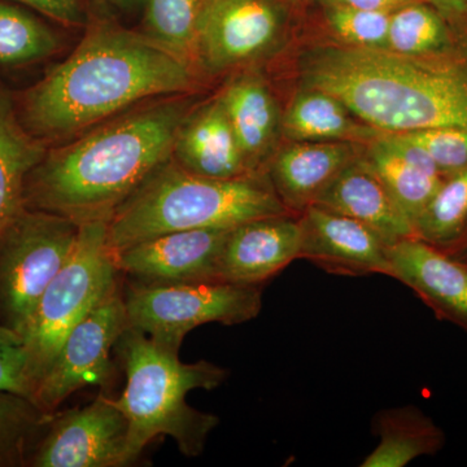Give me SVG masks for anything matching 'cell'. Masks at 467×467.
Wrapping results in <instances>:
<instances>
[{"instance_id":"obj_1","label":"cell","mask_w":467,"mask_h":467,"mask_svg":"<svg viewBox=\"0 0 467 467\" xmlns=\"http://www.w3.org/2000/svg\"><path fill=\"white\" fill-rule=\"evenodd\" d=\"M193 85L192 61L150 36L101 24L26 91L21 121L42 142L60 140L138 101L182 94Z\"/></svg>"},{"instance_id":"obj_2","label":"cell","mask_w":467,"mask_h":467,"mask_svg":"<svg viewBox=\"0 0 467 467\" xmlns=\"http://www.w3.org/2000/svg\"><path fill=\"white\" fill-rule=\"evenodd\" d=\"M186 116L184 101H161L46 152L27 175L24 207L60 214L78 225L109 220L173 156Z\"/></svg>"},{"instance_id":"obj_3","label":"cell","mask_w":467,"mask_h":467,"mask_svg":"<svg viewBox=\"0 0 467 467\" xmlns=\"http://www.w3.org/2000/svg\"><path fill=\"white\" fill-rule=\"evenodd\" d=\"M436 54L322 46L301 58L300 76L384 134L467 129V58Z\"/></svg>"},{"instance_id":"obj_4","label":"cell","mask_w":467,"mask_h":467,"mask_svg":"<svg viewBox=\"0 0 467 467\" xmlns=\"http://www.w3.org/2000/svg\"><path fill=\"white\" fill-rule=\"evenodd\" d=\"M291 213L269 178L259 174L216 180L167 162L147 178L109 220L110 251L162 234L232 229L254 218Z\"/></svg>"},{"instance_id":"obj_5","label":"cell","mask_w":467,"mask_h":467,"mask_svg":"<svg viewBox=\"0 0 467 467\" xmlns=\"http://www.w3.org/2000/svg\"><path fill=\"white\" fill-rule=\"evenodd\" d=\"M116 346L128 378L125 391L112 399L129 423L125 466L162 435L174 439L184 456H199L220 420L190 407L186 396L220 387L227 378L225 368L204 359L183 364L178 352L161 348L135 328H126Z\"/></svg>"},{"instance_id":"obj_6","label":"cell","mask_w":467,"mask_h":467,"mask_svg":"<svg viewBox=\"0 0 467 467\" xmlns=\"http://www.w3.org/2000/svg\"><path fill=\"white\" fill-rule=\"evenodd\" d=\"M107 233V218L79 225L75 250L34 310L21 344L26 353V373L34 393L67 334L117 288L119 269Z\"/></svg>"},{"instance_id":"obj_7","label":"cell","mask_w":467,"mask_h":467,"mask_svg":"<svg viewBox=\"0 0 467 467\" xmlns=\"http://www.w3.org/2000/svg\"><path fill=\"white\" fill-rule=\"evenodd\" d=\"M79 225L70 218L24 207L0 235V315L21 337L43 292L69 259Z\"/></svg>"},{"instance_id":"obj_8","label":"cell","mask_w":467,"mask_h":467,"mask_svg":"<svg viewBox=\"0 0 467 467\" xmlns=\"http://www.w3.org/2000/svg\"><path fill=\"white\" fill-rule=\"evenodd\" d=\"M128 327L180 352L184 337L205 324L241 325L260 315V285L223 281L133 285L125 296Z\"/></svg>"},{"instance_id":"obj_9","label":"cell","mask_w":467,"mask_h":467,"mask_svg":"<svg viewBox=\"0 0 467 467\" xmlns=\"http://www.w3.org/2000/svg\"><path fill=\"white\" fill-rule=\"evenodd\" d=\"M128 328L124 297L117 288L67 334L34 393V405L45 416L88 384L109 379L110 349Z\"/></svg>"},{"instance_id":"obj_10","label":"cell","mask_w":467,"mask_h":467,"mask_svg":"<svg viewBox=\"0 0 467 467\" xmlns=\"http://www.w3.org/2000/svg\"><path fill=\"white\" fill-rule=\"evenodd\" d=\"M279 32L275 0H202L193 58L209 72H223L263 57Z\"/></svg>"},{"instance_id":"obj_11","label":"cell","mask_w":467,"mask_h":467,"mask_svg":"<svg viewBox=\"0 0 467 467\" xmlns=\"http://www.w3.org/2000/svg\"><path fill=\"white\" fill-rule=\"evenodd\" d=\"M50 430L34 453L36 467L125 466L129 423L112 399L50 417Z\"/></svg>"},{"instance_id":"obj_12","label":"cell","mask_w":467,"mask_h":467,"mask_svg":"<svg viewBox=\"0 0 467 467\" xmlns=\"http://www.w3.org/2000/svg\"><path fill=\"white\" fill-rule=\"evenodd\" d=\"M299 218L300 259L334 275H389V245L371 227L316 204Z\"/></svg>"},{"instance_id":"obj_13","label":"cell","mask_w":467,"mask_h":467,"mask_svg":"<svg viewBox=\"0 0 467 467\" xmlns=\"http://www.w3.org/2000/svg\"><path fill=\"white\" fill-rule=\"evenodd\" d=\"M230 229H196L162 234L113 252L119 272L143 284L218 281L217 263Z\"/></svg>"},{"instance_id":"obj_14","label":"cell","mask_w":467,"mask_h":467,"mask_svg":"<svg viewBox=\"0 0 467 467\" xmlns=\"http://www.w3.org/2000/svg\"><path fill=\"white\" fill-rule=\"evenodd\" d=\"M301 225L294 213L254 218L232 227L217 263L218 281L261 285L300 259Z\"/></svg>"},{"instance_id":"obj_15","label":"cell","mask_w":467,"mask_h":467,"mask_svg":"<svg viewBox=\"0 0 467 467\" xmlns=\"http://www.w3.org/2000/svg\"><path fill=\"white\" fill-rule=\"evenodd\" d=\"M389 275L439 315L467 327V265L435 245L409 236L389 247Z\"/></svg>"},{"instance_id":"obj_16","label":"cell","mask_w":467,"mask_h":467,"mask_svg":"<svg viewBox=\"0 0 467 467\" xmlns=\"http://www.w3.org/2000/svg\"><path fill=\"white\" fill-rule=\"evenodd\" d=\"M313 204L355 218L379 234L389 245L416 236L413 223L393 201L367 159L356 158L348 162Z\"/></svg>"},{"instance_id":"obj_17","label":"cell","mask_w":467,"mask_h":467,"mask_svg":"<svg viewBox=\"0 0 467 467\" xmlns=\"http://www.w3.org/2000/svg\"><path fill=\"white\" fill-rule=\"evenodd\" d=\"M173 156L180 167L202 177L233 180L254 174L220 98L186 116L175 138Z\"/></svg>"},{"instance_id":"obj_18","label":"cell","mask_w":467,"mask_h":467,"mask_svg":"<svg viewBox=\"0 0 467 467\" xmlns=\"http://www.w3.org/2000/svg\"><path fill=\"white\" fill-rule=\"evenodd\" d=\"M353 159L347 142L292 144L276 155L269 180L285 207L300 214Z\"/></svg>"},{"instance_id":"obj_19","label":"cell","mask_w":467,"mask_h":467,"mask_svg":"<svg viewBox=\"0 0 467 467\" xmlns=\"http://www.w3.org/2000/svg\"><path fill=\"white\" fill-rule=\"evenodd\" d=\"M18 116L12 98L0 85V235L24 208L27 175L46 153L42 140Z\"/></svg>"},{"instance_id":"obj_20","label":"cell","mask_w":467,"mask_h":467,"mask_svg":"<svg viewBox=\"0 0 467 467\" xmlns=\"http://www.w3.org/2000/svg\"><path fill=\"white\" fill-rule=\"evenodd\" d=\"M220 100L254 171L275 140L278 124L275 98L259 76L243 75L227 86Z\"/></svg>"},{"instance_id":"obj_21","label":"cell","mask_w":467,"mask_h":467,"mask_svg":"<svg viewBox=\"0 0 467 467\" xmlns=\"http://www.w3.org/2000/svg\"><path fill=\"white\" fill-rule=\"evenodd\" d=\"M348 109L333 95L304 88L285 110L284 130L299 142H346L376 138L379 131L352 119Z\"/></svg>"},{"instance_id":"obj_22","label":"cell","mask_w":467,"mask_h":467,"mask_svg":"<svg viewBox=\"0 0 467 467\" xmlns=\"http://www.w3.org/2000/svg\"><path fill=\"white\" fill-rule=\"evenodd\" d=\"M371 423L379 444L362 467H404L441 444V432L413 407L383 409Z\"/></svg>"},{"instance_id":"obj_23","label":"cell","mask_w":467,"mask_h":467,"mask_svg":"<svg viewBox=\"0 0 467 467\" xmlns=\"http://www.w3.org/2000/svg\"><path fill=\"white\" fill-rule=\"evenodd\" d=\"M367 160L391 193L393 201L398 202L405 216L413 223L416 233L418 218L434 198L444 177L427 173L409 164L389 150L380 137L371 146Z\"/></svg>"},{"instance_id":"obj_24","label":"cell","mask_w":467,"mask_h":467,"mask_svg":"<svg viewBox=\"0 0 467 467\" xmlns=\"http://www.w3.org/2000/svg\"><path fill=\"white\" fill-rule=\"evenodd\" d=\"M467 229V168L448 175L416 223V236L439 250L460 241Z\"/></svg>"},{"instance_id":"obj_25","label":"cell","mask_w":467,"mask_h":467,"mask_svg":"<svg viewBox=\"0 0 467 467\" xmlns=\"http://www.w3.org/2000/svg\"><path fill=\"white\" fill-rule=\"evenodd\" d=\"M57 48L50 27L23 9L0 2V67L36 63Z\"/></svg>"},{"instance_id":"obj_26","label":"cell","mask_w":467,"mask_h":467,"mask_svg":"<svg viewBox=\"0 0 467 467\" xmlns=\"http://www.w3.org/2000/svg\"><path fill=\"white\" fill-rule=\"evenodd\" d=\"M202 0H149L146 26L150 38L192 61Z\"/></svg>"},{"instance_id":"obj_27","label":"cell","mask_w":467,"mask_h":467,"mask_svg":"<svg viewBox=\"0 0 467 467\" xmlns=\"http://www.w3.org/2000/svg\"><path fill=\"white\" fill-rule=\"evenodd\" d=\"M447 43V29L432 9L404 5L391 15L387 50L402 55L436 54Z\"/></svg>"},{"instance_id":"obj_28","label":"cell","mask_w":467,"mask_h":467,"mask_svg":"<svg viewBox=\"0 0 467 467\" xmlns=\"http://www.w3.org/2000/svg\"><path fill=\"white\" fill-rule=\"evenodd\" d=\"M47 420L32 401L0 391V466L20 462L27 436L34 427L45 425Z\"/></svg>"},{"instance_id":"obj_29","label":"cell","mask_w":467,"mask_h":467,"mask_svg":"<svg viewBox=\"0 0 467 467\" xmlns=\"http://www.w3.org/2000/svg\"><path fill=\"white\" fill-rule=\"evenodd\" d=\"M392 12L334 5L328 23L348 46L387 50Z\"/></svg>"},{"instance_id":"obj_30","label":"cell","mask_w":467,"mask_h":467,"mask_svg":"<svg viewBox=\"0 0 467 467\" xmlns=\"http://www.w3.org/2000/svg\"><path fill=\"white\" fill-rule=\"evenodd\" d=\"M402 134L430 153L444 177L467 168V129L439 128Z\"/></svg>"},{"instance_id":"obj_31","label":"cell","mask_w":467,"mask_h":467,"mask_svg":"<svg viewBox=\"0 0 467 467\" xmlns=\"http://www.w3.org/2000/svg\"><path fill=\"white\" fill-rule=\"evenodd\" d=\"M0 391L15 393L33 402L34 391L27 378L23 346H0Z\"/></svg>"},{"instance_id":"obj_32","label":"cell","mask_w":467,"mask_h":467,"mask_svg":"<svg viewBox=\"0 0 467 467\" xmlns=\"http://www.w3.org/2000/svg\"><path fill=\"white\" fill-rule=\"evenodd\" d=\"M67 26H79L84 20L79 0H18Z\"/></svg>"},{"instance_id":"obj_33","label":"cell","mask_w":467,"mask_h":467,"mask_svg":"<svg viewBox=\"0 0 467 467\" xmlns=\"http://www.w3.org/2000/svg\"><path fill=\"white\" fill-rule=\"evenodd\" d=\"M331 2L334 5H343V7L392 12L393 9L416 3V0H331Z\"/></svg>"},{"instance_id":"obj_34","label":"cell","mask_w":467,"mask_h":467,"mask_svg":"<svg viewBox=\"0 0 467 467\" xmlns=\"http://www.w3.org/2000/svg\"><path fill=\"white\" fill-rule=\"evenodd\" d=\"M21 344H23V337L16 331L0 325V346H21Z\"/></svg>"},{"instance_id":"obj_35","label":"cell","mask_w":467,"mask_h":467,"mask_svg":"<svg viewBox=\"0 0 467 467\" xmlns=\"http://www.w3.org/2000/svg\"><path fill=\"white\" fill-rule=\"evenodd\" d=\"M448 8L456 12H462L466 9V0H441Z\"/></svg>"},{"instance_id":"obj_36","label":"cell","mask_w":467,"mask_h":467,"mask_svg":"<svg viewBox=\"0 0 467 467\" xmlns=\"http://www.w3.org/2000/svg\"><path fill=\"white\" fill-rule=\"evenodd\" d=\"M453 257H456V259L462 261V263H465L467 265V244H466V247L463 248L462 254H461L460 256H453Z\"/></svg>"},{"instance_id":"obj_37","label":"cell","mask_w":467,"mask_h":467,"mask_svg":"<svg viewBox=\"0 0 467 467\" xmlns=\"http://www.w3.org/2000/svg\"><path fill=\"white\" fill-rule=\"evenodd\" d=\"M110 3H115V5H125V3L130 2V0H109Z\"/></svg>"}]
</instances>
